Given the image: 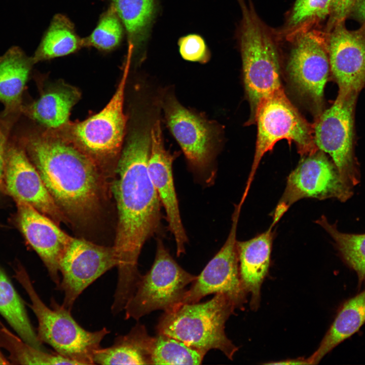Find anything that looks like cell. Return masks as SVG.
Returning <instances> with one entry per match:
<instances>
[{
    "instance_id": "obj_19",
    "label": "cell",
    "mask_w": 365,
    "mask_h": 365,
    "mask_svg": "<svg viewBox=\"0 0 365 365\" xmlns=\"http://www.w3.org/2000/svg\"><path fill=\"white\" fill-rule=\"evenodd\" d=\"M272 224L265 232L246 241H237L241 280L246 293L251 295V309L257 310L261 288L270 263L273 238Z\"/></svg>"
},
{
    "instance_id": "obj_37",
    "label": "cell",
    "mask_w": 365,
    "mask_h": 365,
    "mask_svg": "<svg viewBox=\"0 0 365 365\" xmlns=\"http://www.w3.org/2000/svg\"><path fill=\"white\" fill-rule=\"evenodd\" d=\"M0 361L3 364H10L9 360L7 359L0 350Z\"/></svg>"
},
{
    "instance_id": "obj_8",
    "label": "cell",
    "mask_w": 365,
    "mask_h": 365,
    "mask_svg": "<svg viewBox=\"0 0 365 365\" xmlns=\"http://www.w3.org/2000/svg\"><path fill=\"white\" fill-rule=\"evenodd\" d=\"M358 94L339 91L333 104L320 114L313 126L317 148L331 156L342 181L351 188L360 180L353 145Z\"/></svg>"
},
{
    "instance_id": "obj_28",
    "label": "cell",
    "mask_w": 365,
    "mask_h": 365,
    "mask_svg": "<svg viewBox=\"0 0 365 365\" xmlns=\"http://www.w3.org/2000/svg\"><path fill=\"white\" fill-rule=\"evenodd\" d=\"M0 347L9 352L11 364H77L56 352L49 353L32 346L5 326H0Z\"/></svg>"
},
{
    "instance_id": "obj_6",
    "label": "cell",
    "mask_w": 365,
    "mask_h": 365,
    "mask_svg": "<svg viewBox=\"0 0 365 365\" xmlns=\"http://www.w3.org/2000/svg\"><path fill=\"white\" fill-rule=\"evenodd\" d=\"M240 37L244 87L251 110L248 123L255 122L263 100L282 89L278 54L273 42L242 2Z\"/></svg>"
},
{
    "instance_id": "obj_27",
    "label": "cell",
    "mask_w": 365,
    "mask_h": 365,
    "mask_svg": "<svg viewBox=\"0 0 365 365\" xmlns=\"http://www.w3.org/2000/svg\"><path fill=\"white\" fill-rule=\"evenodd\" d=\"M315 222L333 238L342 259L356 273L359 285L365 282V234L340 232L336 225L330 224L324 215Z\"/></svg>"
},
{
    "instance_id": "obj_30",
    "label": "cell",
    "mask_w": 365,
    "mask_h": 365,
    "mask_svg": "<svg viewBox=\"0 0 365 365\" xmlns=\"http://www.w3.org/2000/svg\"><path fill=\"white\" fill-rule=\"evenodd\" d=\"M123 26L116 9L112 4L102 14L91 34L83 39V47H94L103 51L113 50L121 41Z\"/></svg>"
},
{
    "instance_id": "obj_38",
    "label": "cell",
    "mask_w": 365,
    "mask_h": 365,
    "mask_svg": "<svg viewBox=\"0 0 365 365\" xmlns=\"http://www.w3.org/2000/svg\"><path fill=\"white\" fill-rule=\"evenodd\" d=\"M0 364H3V363L0 361Z\"/></svg>"
},
{
    "instance_id": "obj_39",
    "label": "cell",
    "mask_w": 365,
    "mask_h": 365,
    "mask_svg": "<svg viewBox=\"0 0 365 365\" xmlns=\"http://www.w3.org/2000/svg\"><path fill=\"white\" fill-rule=\"evenodd\" d=\"M0 322H1V321H0Z\"/></svg>"
},
{
    "instance_id": "obj_18",
    "label": "cell",
    "mask_w": 365,
    "mask_h": 365,
    "mask_svg": "<svg viewBox=\"0 0 365 365\" xmlns=\"http://www.w3.org/2000/svg\"><path fill=\"white\" fill-rule=\"evenodd\" d=\"M327 47L330 69L340 92L359 93L365 86V26H335Z\"/></svg>"
},
{
    "instance_id": "obj_17",
    "label": "cell",
    "mask_w": 365,
    "mask_h": 365,
    "mask_svg": "<svg viewBox=\"0 0 365 365\" xmlns=\"http://www.w3.org/2000/svg\"><path fill=\"white\" fill-rule=\"evenodd\" d=\"M17 223L26 241L40 257L52 281H60L59 262L72 237L53 220L29 204L17 202Z\"/></svg>"
},
{
    "instance_id": "obj_22",
    "label": "cell",
    "mask_w": 365,
    "mask_h": 365,
    "mask_svg": "<svg viewBox=\"0 0 365 365\" xmlns=\"http://www.w3.org/2000/svg\"><path fill=\"white\" fill-rule=\"evenodd\" d=\"M365 323V289L346 301L340 308L317 349L308 358L317 364L336 346L349 338Z\"/></svg>"
},
{
    "instance_id": "obj_36",
    "label": "cell",
    "mask_w": 365,
    "mask_h": 365,
    "mask_svg": "<svg viewBox=\"0 0 365 365\" xmlns=\"http://www.w3.org/2000/svg\"><path fill=\"white\" fill-rule=\"evenodd\" d=\"M354 8L357 15L365 21V0H357Z\"/></svg>"
},
{
    "instance_id": "obj_32",
    "label": "cell",
    "mask_w": 365,
    "mask_h": 365,
    "mask_svg": "<svg viewBox=\"0 0 365 365\" xmlns=\"http://www.w3.org/2000/svg\"><path fill=\"white\" fill-rule=\"evenodd\" d=\"M178 46L180 55L187 61L205 63L210 58L205 40L198 34H189L180 38Z\"/></svg>"
},
{
    "instance_id": "obj_9",
    "label": "cell",
    "mask_w": 365,
    "mask_h": 365,
    "mask_svg": "<svg viewBox=\"0 0 365 365\" xmlns=\"http://www.w3.org/2000/svg\"><path fill=\"white\" fill-rule=\"evenodd\" d=\"M352 194V188L342 181L334 163L324 152L317 151L303 157L288 176L272 224L275 226L291 205L303 198H336L344 202Z\"/></svg>"
},
{
    "instance_id": "obj_31",
    "label": "cell",
    "mask_w": 365,
    "mask_h": 365,
    "mask_svg": "<svg viewBox=\"0 0 365 365\" xmlns=\"http://www.w3.org/2000/svg\"><path fill=\"white\" fill-rule=\"evenodd\" d=\"M332 0H296L290 24L297 25L310 19H323L330 14Z\"/></svg>"
},
{
    "instance_id": "obj_5",
    "label": "cell",
    "mask_w": 365,
    "mask_h": 365,
    "mask_svg": "<svg viewBox=\"0 0 365 365\" xmlns=\"http://www.w3.org/2000/svg\"><path fill=\"white\" fill-rule=\"evenodd\" d=\"M258 133L251 170L242 198L245 199L257 170L264 155L281 139L294 142L301 157L318 150L313 127L301 115L285 95L283 89L262 101L255 116Z\"/></svg>"
},
{
    "instance_id": "obj_12",
    "label": "cell",
    "mask_w": 365,
    "mask_h": 365,
    "mask_svg": "<svg viewBox=\"0 0 365 365\" xmlns=\"http://www.w3.org/2000/svg\"><path fill=\"white\" fill-rule=\"evenodd\" d=\"M117 265L113 246L100 245L72 237L59 262L61 280L57 288L64 293L62 305L71 311L83 291Z\"/></svg>"
},
{
    "instance_id": "obj_1",
    "label": "cell",
    "mask_w": 365,
    "mask_h": 365,
    "mask_svg": "<svg viewBox=\"0 0 365 365\" xmlns=\"http://www.w3.org/2000/svg\"><path fill=\"white\" fill-rule=\"evenodd\" d=\"M150 131H134L116 169L113 191L118 211L114 245L118 260L116 293L131 296L141 276L138 260L145 241L161 225V203L148 170Z\"/></svg>"
},
{
    "instance_id": "obj_2",
    "label": "cell",
    "mask_w": 365,
    "mask_h": 365,
    "mask_svg": "<svg viewBox=\"0 0 365 365\" xmlns=\"http://www.w3.org/2000/svg\"><path fill=\"white\" fill-rule=\"evenodd\" d=\"M21 143L68 222L85 223L93 218L104 193L98 164L76 145L44 134L28 135Z\"/></svg>"
},
{
    "instance_id": "obj_16",
    "label": "cell",
    "mask_w": 365,
    "mask_h": 365,
    "mask_svg": "<svg viewBox=\"0 0 365 365\" xmlns=\"http://www.w3.org/2000/svg\"><path fill=\"white\" fill-rule=\"evenodd\" d=\"M148 170L161 205L164 208L168 228L176 243V254L185 252L188 237L180 217L174 187L172 163L175 156L164 145L161 124L156 121L150 130Z\"/></svg>"
},
{
    "instance_id": "obj_13",
    "label": "cell",
    "mask_w": 365,
    "mask_h": 365,
    "mask_svg": "<svg viewBox=\"0 0 365 365\" xmlns=\"http://www.w3.org/2000/svg\"><path fill=\"white\" fill-rule=\"evenodd\" d=\"M167 125L194 171L204 173L212 163L216 138L210 122L169 97L164 104Z\"/></svg>"
},
{
    "instance_id": "obj_34",
    "label": "cell",
    "mask_w": 365,
    "mask_h": 365,
    "mask_svg": "<svg viewBox=\"0 0 365 365\" xmlns=\"http://www.w3.org/2000/svg\"><path fill=\"white\" fill-rule=\"evenodd\" d=\"M0 121V187L3 184L7 148L8 143V135L13 121L4 118Z\"/></svg>"
},
{
    "instance_id": "obj_33",
    "label": "cell",
    "mask_w": 365,
    "mask_h": 365,
    "mask_svg": "<svg viewBox=\"0 0 365 365\" xmlns=\"http://www.w3.org/2000/svg\"><path fill=\"white\" fill-rule=\"evenodd\" d=\"M357 0H332L331 8V25L342 23Z\"/></svg>"
},
{
    "instance_id": "obj_23",
    "label": "cell",
    "mask_w": 365,
    "mask_h": 365,
    "mask_svg": "<svg viewBox=\"0 0 365 365\" xmlns=\"http://www.w3.org/2000/svg\"><path fill=\"white\" fill-rule=\"evenodd\" d=\"M79 98L77 89L62 85L43 93L29 105H22L21 113L44 126L58 128L67 122L70 110Z\"/></svg>"
},
{
    "instance_id": "obj_25",
    "label": "cell",
    "mask_w": 365,
    "mask_h": 365,
    "mask_svg": "<svg viewBox=\"0 0 365 365\" xmlns=\"http://www.w3.org/2000/svg\"><path fill=\"white\" fill-rule=\"evenodd\" d=\"M0 314L24 341L36 348L43 349L23 300L1 266Z\"/></svg>"
},
{
    "instance_id": "obj_3",
    "label": "cell",
    "mask_w": 365,
    "mask_h": 365,
    "mask_svg": "<svg viewBox=\"0 0 365 365\" xmlns=\"http://www.w3.org/2000/svg\"><path fill=\"white\" fill-rule=\"evenodd\" d=\"M236 308L229 297L217 293L208 301L185 304L164 312L156 330L158 334L180 341L204 355L217 349L232 360L238 348L227 337L225 325Z\"/></svg>"
},
{
    "instance_id": "obj_29",
    "label": "cell",
    "mask_w": 365,
    "mask_h": 365,
    "mask_svg": "<svg viewBox=\"0 0 365 365\" xmlns=\"http://www.w3.org/2000/svg\"><path fill=\"white\" fill-rule=\"evenodd\" d=\"M204 356L174 338L158 334L154 337L152 364H200Z\"/></svg>"
},
{
    "instance_id": "obj_24",
    "label": "cell",
    "mask_w": 365,
    "mask_h": 365,
    "mask_svg": "<svg viewBox=\"0 0 365 365\" xmlns=\"http://www.w3.org/2000/svg\"><path fill=\"white\" fill-rule=\"evenodd\" d=\"M112 1L127 32L132 54L146 44L156 15V0Z\"/></svg>"
},
{
    "instance_id": "obj_35",
    "label": "cell",
    "mask_w": 365,
    "mask_h": 365,
    "mask_svg": "<svg viewBox=\"0 0 365 365\" xmlns=\"http://www.w3.org/2000/svg\"><path fill=\"white\" fill-rule=\"evenodd\" d=\"M266 364H310L308 358H298L296 359H286L278 362H269Z\"/></svg>"
},
{
    "instance_id": "obj_10",
    "label": "cell",
    "mask_w": 365,
    "mask_h": 365,
    "mask_svg": "<svg viewBox=\"0 0 365 365\" xmlns=\"http://www.w3.org/2000/svg\"><path fill=\"white\" fill-rule=\"evenodd\" d=\"M130 61L128 58L117 90L107 105L98 113L70 128V136L76 146L99 166L118 154L123 142L126 123L124 96Z\"/></svg>"
},
{
    "instance_id": "obj_11",
    "label": "cell",
    "mask_w": 365,
    "mask_h": 365,
    "mask_svg": "<svg viewBox=\"0 0 365 365\" xmlns=\"http://www.w3.org/2000/svg\"><path fill=\"white\" fill-rule=\"evenodd\" d=\"M242 206L240 202L235 205L231 228L226 242L192 282L191 287L187 289L176 309L185 304L198 302L208 295L217 293L226 294L236 308H243L247 293L240 276L236 240Z\"/></svg>"
},
{
    "instance_id": "obj_14",
    "label": "cell",
    "mask_w": 365,
    "mask_h": 365,
    "mask_svg": "<svg viewBox=\"0 0 365 365\" xmlns=\"http://www.w3.org/2000/svg\"><path fill=\"white\" fill-rule=\"evenodd\" d=\"M3 184L7 193L16 202L29 204L58 225L68 222L49 194L20 142L8 143Z\"/></svg>"
},
{
    "instance_id": "obj_7",
    "label": "cell",
    "mask_w": 365,
    "mask_h": 365,
    "mask_svg": "<svg viewBox=\"0 0 365 365\" xmlns=\"http://www.w3.org/2000/svg\"><path fill=\"white\" fill-rule=\"evenodd\" d=\"M182 269L173 259L163 241L157 240L154 263L140 276L135 291L125 308V318L138 320L157 310L170 312L175 310L187 290L197 278Z\"/></svg>"
},
{
    "instance_id": "obj_4",
    "label": "cell",
    "mask_w": 365,
    "mask_h": 365,
    "mask_svg": "<svg viewBox=\"0 0 365 365\" xmlns=\"http://www.w3.org/2000/svg\"><path fill=\"white\" fill-rule=\"evenodd\" d=\"M14 273L30 300V306L38 319L39 340L77 365L94 364V352L101 347V342L110 331L106 327L94 332L85 330L74 318L71 311L53 298L51 308L48 307L39 297L23 266L17 264Z\"/></svg>"
},
{
    "instance_id": "obj_15",
    "label": "cell",
    "mask_w": 365,
    "mask_h": 365,
    "mask_svg": "<svg viewBox=\"0 0 365 365\" xmlns=\"http://www.w3.org/2000/svg\"><path fill=\"white\" fill-rule=\"evenodd\" d=\"M327 53L321 38L312 32H305L297 40L287 66L297 89L320 107L330 69Z\"/></svg>"
},
{
    "instance_id": "obj_21",
    "label": "cell",
    "mask_w": 365,
    "mask_h": 365,
    "mask_svg": "<svg viewBox=\"0 0 365 365\" xmlns=\"http://www.w3.org/2000/svg\"><path fill=\"white\" fill-rule=\"evenodd\" d=\"M154 337L145 326L137 323L125 335L115 338L108 347L99 348L94 353L95 364H152Z\"/></svg>"
},
{
    "instance_id": "obj_20",
    "label": "cell",
    "mask_w": 365,
    "mask_h": 365,
    "mask_svg": "<svg viewBox=\"0 0 365 365\" xmlns=\"http://www.w3.org/2000/svg\"><path fill=\"white\" fill-rule=\"evenodd\" d=\"M34 63L19 47L10 48L0 56V102L2 116L15 118L21 113L22 95Z\"/></svg>"
},
{
    "instance_id": "obj_26",
    "label": "cell",
    "mask_w": 365,
    "mask_h": 365,
    "mask_svg": "<svg viewBox=\"0 0 365 365\" xmlns=\"http://www.w3.org/2000/svg\"><path fill=\"white\" fill-rule=\"evenodd\" d=\"M82 47L83 39L76 33L72 23L65 16L57 14L31 58L34 64L69 54Z\"/></svg>"
}]
</instances>
